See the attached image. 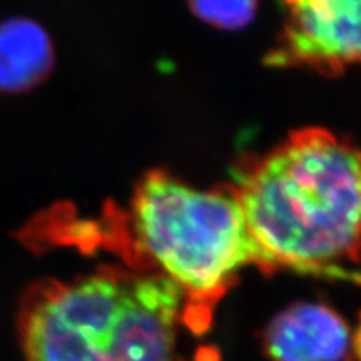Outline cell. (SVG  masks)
Here are the masks:
<instances>
[{
	"instance_id": "obj_1",
	"label": "cell",
	"mask_w": 361,
	"mask_h": 361,
	"mask_svg": "<svg viewBox=\"0 0 361 361\" xmlns=\"http://www.w3.org/2000/svg\"><path fill=\"white\" fill-rule=\"evenodd\" d=\"M233 191L264 271L326 274L361 263V151L346 139L296 130Z\"/></svg>"
},
{
	"instance_id": "obj_2",
	"label": "cell",
	"mask_w": 361,
	"mask_h": 361,
	"mask_svg": "<svg viewBox=\"0 0 361 361\" xmlns=\"http://www.w3.org/2000/svg\"><path fill=\"white\" fill-rule=\"evenodd\" d=\"M180 322L184 298L168 278L102 266L34 286L19 329L27 361H186Z\"/></svg>"
},
{
	"instance_id": "obj_3",
	"label": "cell",
	"mask_w": 361,
	"mask_h": 361,
	"mask_svg": "<svg viewBox=\"0 0 361 361\" xmlns=\"http://www.w3.org/2000/svg\"><path fill=\"white\" fill-rule=\"evenodd\" d=\"M124 231L137 269L168 278L184 298V322L209 323L218 303L259 252L233 188L197 189L149 173L135 188Z\"/></svg>"
},
{
	"instance_id": "obj_4",
	"label": "cell",
	"mask_w": 361,
	"mask_h": 361,
	"mask_svg": "<svg viewBox=\"0 0 361 361\" xmlns=\"http://www.w3.org/2000/svg\"><path fill=\"white\" fill-rule=\"evenodd\" d=\"M286 22L269 66H303L335 75L361 64V0H303L284 4Z\"/></svg>"
},
{
	"instance_id": "obj_5",
	"label": "cell",
	"mask_w": 361,
	"mask_h": 361,
	"mask_svg": "<svg viewBox=\"0 0 361 361\" xmlns=\"http://www.w3.org/2000/svg\"><path fill=\"white\" fill-rule=\"evenodd\" d=\"M351 335L340 314L324 305H295L271 322L264 346L273 361H343Z\"/></svg>"
},
{
	"instance_id": "obj_6",
	"label": "cell",
	"mask_w": 361,
	"mask_h": 361,
	"mask_svg": "<svg viewBox=\"0 0 361 361\" xmlns=\"http://www.w3.org/2000/svg\"><path fill=\"white\" fill-rule=\"evenodd\" d=\"M52 67L54 45L42 25L25 17L0 22V92L30 90Z\"/></svg>"
},
{
	"instance_id": "obj_7",
	"label": "cell",
	"mask_w": 361,
	"mask_h": 361,
	"mask_svg": "<svg viewBox=\"0 0 361 361\" xmlns=\"http://www.w3.org/2000/svg\"><path fill=\"white\" fill-rule=\"evenodd\" d=\"M191 11L207 24L221 29H239L255 19L256 2H192Z\"/></svg>"
},
{
	"instance_id": "obj_8",
	"label": "cell",
	"mask_w": 361,
	"mask_h": 361,
	"mask_svg": "<svg viewBox=\"0 0 361 361\" xmlns=\"http://www.w3.org/2000/svg\"><path fill=\"white\" fill-rule=\"evenodd\" d=\"M353 346H355V351H356V355H358V358H360V361H361V324H360L358 331H356V335H355Z\"/></svg>"
}]
</instances>
